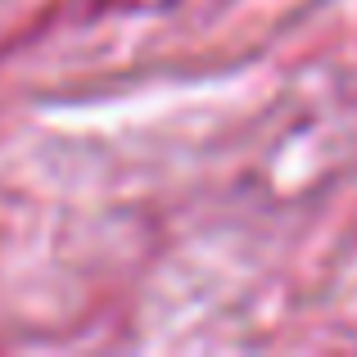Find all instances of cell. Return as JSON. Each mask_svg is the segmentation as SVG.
I'll use <instances>...</instances> for the list:
<instances>
[{"label": "cell", "mask_w": 357, "mask_h": 357, "mask_svg": "<svg viewBox=\"0 0 357 357\" xmlns=\"http://www.w3.org/2000/svg\"><path fill=\"white\" fill-rule=\"evenodd\" d=\"M105 5H118V9H140V5H163V0H105Z\"/></svg>", "instance_id": "1"}]
</instances>
